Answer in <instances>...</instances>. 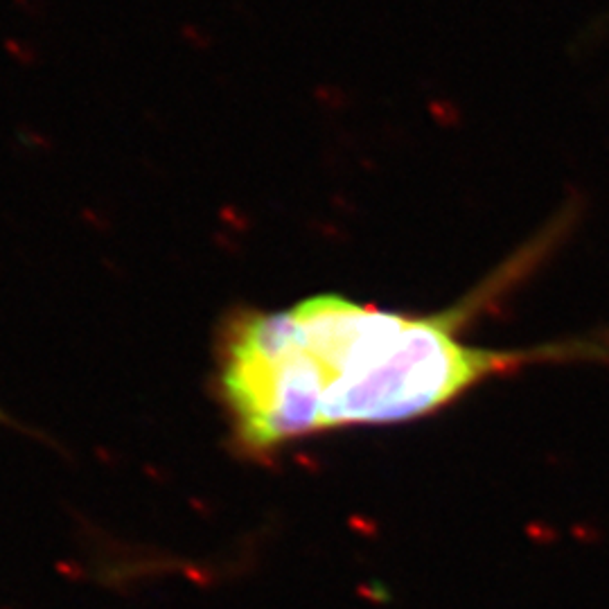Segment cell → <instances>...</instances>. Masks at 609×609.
<instances>
[{
    "label": "cell",
    "mask_w": 609,
    "mask_h": 609,
    "mask_svg": "<svg viewBox=\"0 0 609 609\" xmlns=\"http://www.w3.org/2000/svg\"><path fill=\"white\" fill-rule=\"evenodd\" d=\"M469 312L406 314L343 296L239 316L222 343V393L253 449L338 426L406 422L553 350H494L462 338Z\"/></svg>",
    "instance_id": "cell-1"
},
{
    "label": "cell",
    "mask_w": 609,
    "mask_h": 609,
    "mask_svg": "<svg viewBox=\"0 0 609 609\" xmlns=\"http://www.w3.org/2000/svg\"><path fill=\"white\" fill-rule=\"evenodd\" d=\"M183 39H186L192 47H197V50H203V47L210 45L208 32H205L203 28H197V25H186V28H183Z\"/></svg>",
    "instance_id": "cell-3"
},
{
    "label": "cell",
    "mask_w": 609,
    "mask_h": 609,
    "mask_svg": "<svg viewBox=\"0 0 609 609\" xmlns=\"http://www.w3.org/2000/svg\"><path fill=\"white\" fill-rule=\"evenodd\" d=\"M5 50L9 52V57H14L18 64H34V61H36L34 47L28 45V43H23V41H16V39L5 41Z\"/></svg>",
    "instance_id": "cell-2"
}]
</instances>
